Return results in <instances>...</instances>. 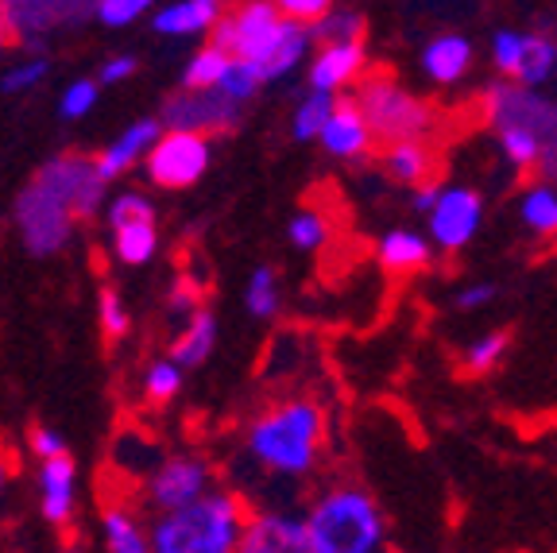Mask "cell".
<instances>
[{
  "label": "cell",
  "instance_id": "35",
  "mask_svg": "<svg viewBox=\"0 0 557 553\" xmlns=\"http://www.w3.org/2000/svg\"><path fill=\"white\" fill-rule=\"evenodd\" d=\"M504 356H507V333H480V337H472L469 345H465L461 364L472 376H484V372H492Z\"/></svg>",
  "mask_w": 557,
  "mask_h": 553
},
{
  "label": "cell",
  "instance_id": "50",
  "mask_svg": "<svg viewBox=\"0 0 557 553\" xmlns=\"http://www.w3.org/2000/svg\"><path fill=\"white\" fill-rule=\"evenodd\" d=\"M9 39H12V32H9V24H4V16H0V54H4V47H9Z\"/></svg>",
  "mask_w": 557,
  "mask_h": 553
},
{
  "label": "cell",
  "instance_id": "23",
  "mask_svg": "<svg viewBox=\"0 0 557 553\" xmlns=\"http://www.w3.org/2000/svg\"><path fill=\"white\" fill-rule=\"evenodd\" d=\"M213 345H218V314L201 306L198 314L186 318V325H183V333H178V341H174L171 356L183 364V368H198V364L213 353Z\"/></svg>",
  "mask_w": 557,
  "mask_h": 553
},
{
  "label": "cell",
  "instance_id": "19",
  "mask_svg": "<svg viewBox=\"0 0 557 553\" xmlns=\"http://www.w3.org/2000/svg\"><path fill=\"white\" fill-rule=\"evenodd\" d=\"M221 12H225V4H213V0H174L151 16V27L166 39H194V35L213 32Z\"/></svg>",
  "mask_w": 557,
  "mask_h": 553
},
{
  "label": "cell",
  "instance_id": "41",
  "mask_svg": "<svg viewBox=\"0 0 557 553\" xmlns=\"http://www.w3.org/2000/svg\"><path fill=\"white\" fill-rule=\"evenodd\" d=\"M151 4H156V0H97L94 16L101 20L104 27H128V24H136Z\"/></svg>",
  "mask_w": 557,
  "mask_h": 553
},
{
  "label": "cell",
  "instance_id": "34",
  "mask_svg": "<svg viewBox=\"0 0 557 553\" xmlns=\"http://www.w3.org/2000/svg\"><path fill=\"white\" fill-rule=\"evenodd\" d=\"M287 241L295 244L298 251H318L330 244V221H325L318 209H298L287 221Z\"/></svg>",
  "mask_w": 557,
  "mask_h": 553
},
{
  "label": "cell",
  "instance_id": "31",
  "mask_svg": "<svg viewBox=\"0 0 557 553\" xmlns=\"http://www.w3.org/2000/svg\"><path fill=\"white\" fill-rule=\"evenodd\" d=\"M260 86H268V82H263V74H260V66H256L252 59H240V54H233V59H228L225 74H221V82H218L221 94L233 97L236 105L252 101V97L260 94Z\"/></svg>",
  "mask_w": 557,
  "mask_h": 553
},
{
  "label": "cell",
  "instance_id": "43",
  "mask_svg": "<svg viewBox=\"0 0 557 553\" xmlns=\"http://www.w3.org/2000/svg\"><path fill=\"white\" fill-rule=\"evenodd\" d=\"M278 4V12L287 20H298V24H318V20L325 16V12L337 4V0H275Z\"/></svg>",
  "mask_w": 557,
  "mask_h": 553
},
{
  "label": "cell",
  "instance_id": "40",
  "mask_svg": "<svg viewBox=\"0 0 557 553\" xmlns=\"http://www.w3.org/2000/svg\"><path fill=\"white\" fill-rule=\"evenodd\" d=\"M151 217H156V206L136 191H124L109 201V229L128 225V221H151Z\"/></svg>",
  "mask_w": 557,
  "mask_h": 553
},
{
  "label": "cell",
  "instance_id": "32",
  "mask_svg": "<svg viewBox=\"0 0 557 553\" xmlns=\"http://www.w3.org/2000/svg\"><path fill=\"white\" fill-rule=\"evenodd\" d=\"M368 24L357 9H337L333 4L318 24H313V39L318 44H345V39H364Z\"/></svg>",
  "mask_w": 557,
  "mask_h": 553
},
{
  "label": "cell",
  "instance_id": "20",
  "mask_svg": "<svg viewBox=\"0 0 557 553\" xmlns=\"http://www.w3.org/2000/svg\"><path fill=\"white\" fill-rule=\"evenodd\" d=\"M313 44H318V39H313V27L310 24L287 20V24H283V35H278V44L271 47V54L260 62L263 82H287L298 66H306Z\"/></svg>",
  "mask_w": 557,
  "mask_h": 553
},
{
  "label": "cell",
  "instance_id": "1",
  "mask_svg": "<svg viewBox=\"0 0 557 553\" xmlns=\"http://www.w3.org/2000/svg\"><path fill=\"white\" fill-rule=\"evenodd\" d=\"M104 186L109 179L97 171V159L89 163L82 156H62L39 167L27 191L16 198V225L27 251L51 256L66 248L82 217H94L101 209Z\"/></svg>",
  "mask_w": 557,
  "mask_h": 553
},
{
  "label": "cell",
  "instance_id": "26",
  "mask_svg": "<svg viewBox=\"0 0 557 553\" xmlns=\"http://www.w3.org/2000/svg\"><path fill=\"white\" fill-rule=\"evenodd\" d=\"M554 74H557V44L546 32H527V47H522V62L515 78L522 86L542 89L546 82H554Z\"/></svg>",
  "mask_w": 557,
  "mask_h": 553
},
{
  "label": "cell",
  "instance_id": "25",
  "mask_svg": "<svg viewBox=\"0 0 557 553\" xmlns=\"http://www.w3.org/2000/svg\"><path fill=\"white\" fill-rule=\"evenodd\" d=\"M333 105H337V94H330V89H306L302 97H298L295 113H290V136L298 139V144H310V139L322 136L325 121H330Z\"/></svg>",
  "mask_w": 557,
  "mask_h": 553
},
{
  "label": "cell",
  "instance_id": "27",
  "mask_svg": "<svg viewBox=\"0 0 557 553\" xmlns=\"http://www.w3.org/2000/svg\"><path fill=\"white\" fill-rule=\"evenodd\" d=\"M519 217L531 233L557 236V186L554 182L539 179L534 186H527V194H522V201H519Z\"/></svg>",
  "mask_w": 557,
  "mask_h": 553
},
{
  "label": "cell",
  "instance_id": "39",
  "mask_svg": "<svg viewBox=\"0 0 557 553\" xmlns=\"http://www.w3.org/2000/svg\"><path fill=\"white\" fill-rule=\"evenodd\" d=\"M97 94H101V82H89V78L70 82L59 97V113L66 116V121H82V116H89V109L97 105Z\"/></svg>",
  "mask_w": 557,
  "mask_h": 553
},
{
  "label": "cell",
  "instance_id": "45",
  "mask_svg": "<svg viewBox=\"0 0 557 553\" xmlns=\"http://www.w3.org/2000/svg\"><path fill=\"white\" fill-rule=\"evenodd\" d=\"M496 283H469V286H461V291H457V298H453V303H457V310H484L487 303H496Z\"/></svg>",
  "mask_w": 557,
  "mask_h": 553
},
{
  "label": "cell",
  "instance_id": "17",
  "mask_svg": "<svg viewBox=\"0 0 557 553\" xmlns=\"http://www.w3.org/2000/svg\"><path fill=\"white\" fill-rule=\"evenodd\" d=\"M163 128H166L163 116H144V121H136L132 128H124L121 136H116L113 144H109L101 156H97V171H101L109 182L121 179V174L132 171L139 159H148L151 144L163 136Z\"/></svg>",
  "mask_w": 557,
  "mask_h": 553
},
{
  "label": "cell",
  "instance_id": "14",
  "mask_svg": "<svg viewBox=\"0 0 557 553\" xmlns=\"http://www.w3.org/2000/svg\"><path fill=\"white\" fill-rule=\"evenodd\" d=\"M244 553H310V530H306V515H290V511H260L248 515L240 534Z\"/></svg>",
  "mask_w": 557,
  "mask_h": 553
},
{
  "label": "cell",
  "instance_id": "7",
  "mask_svg": "<svg viewBox=\"0 0 557 553\" xmlns=\"http://www.w3.org/2000/svg\"><path fill=\"white\" fill-rule=\"evenodd\" d=\"M484 121L492 132L499 128H531L539 136L557 132V101L546 97L539 86H522L519 78H499L480 97Z\"/></svg>",
  "mask_w": 557,
  "mask_h": 553
},
{
  "label": "cell",
  "instance_id": "28",
  "mask_svg": "<svg viewBox=\"0 0 557 553\" xmlns=\"http://www.w3.org/2000/svg\"><path fill=\"white\" fill-rule=\"evenodd\" d=\"M101 530H104V545L113 553H144L151 550V534H144L136 519H132L124 507H109L101 515Z\"/></svg>",
  "mask_w": 557,
  "mask_h": 553
},
{
  "label": "cell",
  "instance_id": "10",
  "mask_svg": "<svg viewBox=\"0 0 557 553\" xmlns=\"http://www.w3.org/2000/svg\"><path fill=\"white\" fill-rule=\"evenodd\" d=\"M166 128H186V132H233L244 116V105H236L233 97H225L218 86L213 89H183V94L166 97V105L159 109Z\"/></svg>",
  "mask_w": 557,
  "mask_h": 553
},
{
  "label": "cell",
  "instance_id": "38",
  "mask_svg": "<svg viewBox=\"0 0 557 553\" xmlns=\"http://www.w3.org/2000/svg\"><path fill=\"white\" fill-rule=\"evenodd\" d=\"M522 47H527V32H515V27H499L492 35V66L504 74V78H515L522 62Z\"/></svg>",
  "mask_w": 557,
  "mask_h": 553
},
{
  "label": "cell",
  "instance_id": "22",
  "mask_svg": "<svg viewBox=\"0 0 557 553\" xmlns=\"http://www.w3.org/2000/svg\"><path fill=\"white\" fill-rule=\"evenodd\" d=\"M383 171H387L392 182H399V186L430 182V174H434V151L426 147V139H395V144H383Z\"/></svg>",
  "mask_w": 557,
  "mask_h": 553
},
{
  "label": "cell",
  "instance_id": "44",
  "mask_svg": "<svg viewBox=\"0 0 557 553\" xmlns=\"http://www.w3.org/2000/svg\"><path fill=\"white\" fill-rule=\"evenodd\" d=\"M166 306H171L174 318H190V314L201 310V283H194V279H178L171 291V298H166Z\"/></svg>",
  "mask_w": 557,
  "mask_h": 553
},
{
  "label": "cell",
  "instance_id": "24",
  "mask_svg": "<svg viewBox=\"0 0 557 553\" xmlns=\"http://www.w3.org/2000/svg\"><path fill=\"white\" fill-rule=\"evenodd\" d=\"M159 251V229L156 217L151 221H128V225L113 229V256L128 268H144V263L156 260Z\"/></svg>",
  "mask_w": 557,
  "mask_h": 553
},
{
  "label": "cell",
  "instance_id": "42",
  "mask_svg": "<svg viewBox=\"0 0 557 553\" xmlns=\"http://www.w3.org/2000/svg\"><path fill=\"white\" fill-rule=\"evenodd\" d=\"M97 318H101V329L109 337H124V333H128V310H124V298L116 291H101V298H97Z\"/></svg>",
  "mask_w": 557,
  "mask_h": 553
},
{
  "label": "cell",
  "instance_id": "49",
  "mask_svg": "<svg viewBox=\"0 0 557 553\" xmlns=\"http://www.w3.org/2000/svg\"><path fill=\"white\" fill-rule=\"evenodd\" d=\"M437 194H442V186H437L434 179H430V182H418V186H410V209H414L418 217H426L430 209L437 206Z\"/></svg>",
  "mask_w": 557,
  "mask_h": 553
},
{
  "label": "cell",
  "instance_id": "37",
  "mask_svg": "<svg viewBox=\"0 0 557 553\" xmlns=\"http://www.w3.org/2000/svg\"><path fill=\"white\" fill-rule=\"evenodd\" d=\"M51 74V62L39 59V54H32V59H20L16 66H9L4 74H0V94H27V89L44 86V78Z\"/></svg>",
  "mask_w": 557,
  "mask_h": 553
},
{
  "label": "cell",
  "instance_id": "6",
  "mask_svg": "<svg viewBox=\"0 0 557 553\" xmlns=\"http://www.w3.org/2000/svg\"><path fill=\"white\" fill-rule=\"evenodd\" d=\"M287 16L278 12L275 0H244L233 9L221 12V20L213 24V44H221L228 54L252 59L260 66L271 54V47L278 44Z\"/></svg>",
  "mask_w": 557,
  "mask_h": 553
},
{
  "label": "cell",
  "instance_id": "2",
  "mask_svg": "<svg viewBox=\"0 0 557 553\" xmlns=\"http://www.w3.org/2000/svg\"><path fill=\"white\" fill-rule=\"evenodd\" d=\"M325 445V415L310 398L275 403L252 418L244 433V453L275 480H306L318 468Z\"/></svg>",
  "mask_w": 557,
  "mask_h": 553
},
{
  "label": "cell",
  "instance_id": "47",
  "mask_svg": "<svg viewBox=\"0 0 557 553\" xmlns=\"http://www.w3.org/2000/svg\"><path fill=\"white\" fill-rule=\"evenodd\" d=\"M534 174H539L542 182H554L557 186V132H549V136L542 139V156H539V163H534Z\"/></svg>",
  "mask_w": 557,
  "mask_h": 553
},
{
  "label": "cell",
  "instance_id": "9",
  "mask_svg": "<svg viewBox=\"0 0 557 553\" xmlns=\"http://www.w3.org/2000/svg\"><path fill=\"white\" fill-rule=\"evenodd\" d=\"M430 241L442 251H461L476 241L484 225V198L472 186H442L437 206L426 213Z\"/></svg>",
  "mask_w": 557,
  "mask_h": 553
},
{
  "label": "cell",
  "instance_id": "33",
  "mask_svg": "<svg viewBox=\"0 0 557 553\" xmlns=\"http://www.w3.org/2000/svg\"><path fill=\"white\" fill-rule=\"evenodd\" d=\"M496 139L507 163L519 167V171H534V163H539V156H542V139L546 136H539V132H531V128H499Z\"/></svg>",
  "mask_w": 557,
  "mask_h": 553
},
{
  "label": "cell",
  "instance_id": "46",
  "mask_svg": "<svg viewBox=\"0 0 557 553\" xmlns=\"http://www.w3.org/2000/svg\"><path fill=\"white\" fill-rule=\"evenodd\" d=\"M132 74H136V59H132V54H116V59H109L97 70V82H101V86H116V82L132 78Z\"/></svg>",
  "mask_w": 557,
  "mask_h": 553
},
{
  "label": "cell",
  "instance_id": "5",
  "mask_svg": "<svg viewBox=\"0 0 557 553\" xmlns=\"http://www.w3.org/2000/svg\"><path fill=\"white\" fill-rule=\"evenodd\" d=\"M352 97L364 109L368 124H372L375 139L383 144H395V139H430L437 132V109L430 101L407 89L392 74H372L368 70L364 78L352 86Z\"/></svg>",
  "mask_w": 557,
  "mask_h": 553
},
{
  "label": "cell",
  "instance_id": "51",
  "mask_svg": "<svg viewBox=\"0 0 557 553\" xmlns=\"http://www.w3.org/2000/svg\"><path fill=\"white\" fill-rule=\"evenodd\" d=\"M4 480H9V465L0 460V488H4Z\"/></svg>",
  "mask_w": 557,
  "mask_h": 553
},
{
  "label": "cell",
  "instance_id": "13",
  "mask_svg": "<svg viewBox=\"0 0 557 553\" xmlns=\"http://www.w3.org/2000/svg\"><path fill=\"white\" fill-rule=\"evenodd\" d=\"M318 144L325 147V156L341 159V163H360V159H372L380 139H375L372 124H368L357 97L337 94V105H333V113H330V121H325Z\"/></svg>",
  "mask_w": 557,
  "mask_h": 553
},
{
  "label": "cell",
  "instance_id": "21",
  "mask_svg": "<svg viewBox=\"0 0 557 553\" xmlns=\"http://www.w3.org/2000/svg\"><path fill=\"white\" fill-rule=\"evenodd\" d=\"M375 260L392 271V275H410V271H422L434 260V241H426L414 229H392V233H383L380 244H375Z\"/></svg>",
  "mask_w": 557,
  "mask_h": 553
},
{
  "label": "cell",
  "instance_id": "8",
  "mask_svg": "<svg viewBox=\"0 0 557 553\" xmlns=\"http://www.w3.org/2000/svg\"><path fill=\"white\" fill-rule=\"evenodd\" d=\"M209 159H213V147H209L206 132L163 128V136L151 144L144 167H148V179L163 191H186L209 171Z\"/></svg>",
  "mask_w": 557,
  "mask_h": 553
},
{
  "label": "cell",
  "instance_id": "16",
  "mask_svg": "<svg viewBox=\"0 0 557 553\" xmlns=\"http://www.w3.org/2000/svg\"><path fill=\"white\" fill-rule=\"evenodd\" d=\"M39 511L51 527H66L74 519V495H78V472H74V460L66 453L59 457H47L39 465Z\"/></svg>",
  "mask_w": 557,
  "mask_h": 553
},
{
  "label": "cell",
  "instance_id": "15",
  "mask_svg": "<svg viewBox=\"0 0 557 553\" xmlns=\"http://www.w3.org/2000/svg\"><path fill=\"white\" fill-rule=\"evenodd\" d=\"M368 74V51L364 39H345V44H322L310 54V78L313 89H330V94H345Z\"/></svg>",
  "mask_w": 557,
  "mask_h": 553
},
{
  "label": "cell",
  "instance_id": "30",
  "mask_svg": "<svg viewBox=\"0 0 557 553\" xmlns=\"http://www.w3.org/2000/svg\"><path fill=\"white\" fill-rule=\"evenodd\" d=\"M244 306L256 321H271L283 306V291H278V275L275 268H256L248 275V286H244Z\"/></svg>",
  "mask_w": 557,
  "mask_h": 553
},
{
  "label": "cell",
  "instance_id": "4",
  "mask_svg": "<svg viewBox=\"0 0 557 553\" xmlns=\"http://www.w3.org/2000/svg\"><path fill=\"white\" fill-rule=\"evenodd\" d=\"M310 553H375L387 542L383 511L364 488L337 484L306 511Z\"/></svg>",
  "mask_w": 557,
  "mask_h": 553
},
{
  "label": "cell",
  "instance_id": "18",
  "mask_svg": "<svg viewBox=\"0 0 557 553\" xmlns=\"http://www.w3.org/2000/svg\"><path fill=\"white\" fill-rule=\"evenodd\" d=\"M472 39L457 32H442L434 35L426 47H422V74H426L434 86H457L472 70Z\"/></svg>",
  "mask_w": 557,
  "mask_h": 553
},
{
  "label": "cell",
  "instance_id": "29",
  "mask_svg": "<svg viewBox=\"0 0 557 553\" xmlns=\"http://www.w3.org/2000/svg\"><path fill=\"white\" fill-rule=\"evenodd\" d=\"M228 59L233 54L221 44H206L201 51H194L190 62L183 66V89H213L221 82V74H225Z\"/></svg>",
  "mask_w": 557,
  "mask_h": 553
},
{
  "label": "cell",
  "instance_id": "12",
  "mask_svg": "<svg viewBox=\"0 0 557 553\" xmlns=\"http://www.w3.org/2000/svg\"><path fill=\"white\" fill-rule=\"evenodd\" d=\"M213 484V472H209L206 460L198 457H171L159 460V468H151L148 476V503L156 511H174L186 507V503L201 500Z\"/></svg>",
  "mask_w": 557,
  "mask_h": 553
},
{
  "label": "cell",
  "instance_id": "36",
  "mask_svg": "<svg viewBox=\"0 0 557 553\" xmlns=\"http://www.w3.org/2000/svg\"><path fill=\"white\" fill-rule=\"evenodd\" d=\"M183 391V364L174 360H156L144 372V395L151 398V403H171L174 395Z\"/></svg>",
  "mask_w": 557,
  "mask_h": 553
},
{
  "label": "cell",
  "instance_id": "52",
  "mask_svg": "<svg viewBox=\"0 0 557 553\" xmlns=\"http://www.w3.org/2000/svg\"><path fill=\"white\" fill-rule=\"evenodd\" d=\"M213 4H225V0H213Z\"/></svg>",
  "mask_w": 557,
  "mask_h": 553
},
{
  "label": "cell",
  "instance_id": "11",
  "mask_svg": "<svg viewBox=\"0 0 557 553\" xmlns=\"http://www.w3.org/2000/svg\"><path fill=\"white\" fill-rule=\"evenodd\" d=\"M97 12V0H0V16L24 44H39L54 27H74Z\"/></svg>",
  "mask_w": 557,
  "mask_h": 553
},
{
  "label": "cell",
  "instance_id": "48",
  "mask_svg": "<svg viewBox=\"0 0 557 553\" xmlns=\"http://www.w3.org/2000/svg\"><path fill=\"white\" fill-rule=\"evenodd\" d=\"M32 450H35V457H39V460L59 457V453H66V438H62L59 430H35Z\"/></svg>",
  "mask_w": 557,
  "mask_h": 553
},
{
  "label": "cell",
  "instance_id": "3",
  "mask_svg": "<svg viewBox=\"0 0 557 553\" xmlns=\"http://www.w3.org/2000/svg\"><path fill=\"white\" fill-rule=\"evenodd\" d=\"M244 503L233 492H206L186 507L159 511L151 527L156 553H228L240 550L244 534Z\"/></svg>",
  "mask_w": 557,
  "mask_h": 553
}]
</instances>
